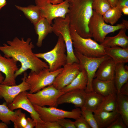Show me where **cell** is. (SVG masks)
I'll return each mask as SVG.
<instances>
[{"instance_id":"28","label":"cell","mask_w":128,"mask_h":128,"mask_svg":"<svg viewBox=\"0 0 128 128\" xmlns=\"http://www.w3.org/2000/svg\"><path fill=\"white\" fill-rule=\"evenodd\" d=\"M18 115L17 110L14 111L10 110L5 102L0 104V120L2 122L8 125L11 122L13 123L15 121Z\"/></svg>"},{"instance_id":"39","label":"cell","mask_w":128,"mask_h":128,"mask_svg":"<svg viewBox=\"0 0 128 128\" xmlns=\"http://www.w3.org/2000/svg\"><path fill=\"white\" fill-rule=\"evenodd\" d=\"M119 93L128 96V82L121 87Z\"/></svg>"},{"instance_id":"35","label":"cell","mask_w":128,"mask_h":128,"mask_svg":"<svg viewBox=\"0 0 128 128\" xmlns=\"http://www.w3.org/2000/svg\"><path fill=\"white\" fill-rule=\"evenodd\" d=\"M74 122L76 128H91L84 118L81 115Z\"/></svg>"},{"instance_id":"40","label":"cell","mask_w":128,"mask_h":128,"mask_svg":"<svg viewBox=\"0 0 128 128\" xmlns=\"http://www.w3.org/2000/svg\"><path fill=\"white\" fill-rule=\"evenodd\" d=\"M117 6L121 9L124 7H128V0H118Z\"/></svg>"},{"instance_id":"6","label":"cell","mask_w":128,"mask_h":128,"mask_svg":"<svg viewBox=\"0 0 128 128\" xmlns=\"http://www.w3.org/2000/svg\"><path fill=\"white\" fill-rule=\"evenodd\" d=\"M88 27L94 40L100 43L103 41L108 34L123 28H126L122 23L115 26L107 24L102 16L94 10L89 22Z\"/></svg>"},{"instance_id":"11","label":"cell","mask_w":128,"mask_h":128,"mask_svg":"<svg viewBox=\"0 0 128 128\" xmlns=\"http://www.w3.org/2000/svg\"><path fill=\"white\" fill-rule=\"evenodd\" d=\"M74 52L79 60L81 69H84L87 74L88 82L85 91L86 93L93 91L92 82L99 65L103 61L111 58L106 55L100 57H88L75 50Z\"/></svg>"},{"instance_id":"1","label":"cell","mask_w":128,"mask_h":128,"mask_svg":"<svg viewBox=\"0 0 128 128\" xmlns=\"http://www.w3.org/2000/svg\"><path fill=\"white\" fill-rule=\"evenodd\" d=\"M31 41L29 38L25 40L23 37L20 39L16 37L12 40L7 41L8 44L4 43L3 46H0V51L4 56L12 58L21 64V67L15 73V78L28 69L37 73L48 68L47 64L37 57L33 52L35 46Z\"/></svg>"},{"instance_id":"2","label":"cell","mask_w":128,"mask_h":128,"mask_svg":"<svg viewBox=\"0 0 128 128\" xmlns=\"http://www.w3.org/2000/svg\"><path fill=\"white\" fill-rule=\"evenodd\" d=\"M93 0H73L69 2V17L70 26L77 33L84 38L92 37L88 25L93 14Z\"/></svg>"},{"instance_id":"44","label":"cell","mask_w":128,"mask_h":128,"mask_svg":"<svg viewBox=\"0 0 128 128\" xmlns=\"http://www.w3.org/2000/svg\"><path fill=\"white\" fill-rule=\"evenodd\" d=\"M122 13L125 15H128V7H125L122 9Z\"/></svg>"},{"instance_id":"18","label":"cell","mask_w":128,"mask_h":128,"mask_svg":"<svg viewBox=\"0 0 128 128\" xmlns=\"http://www.w3.org/2000/svg\"><path fill=\"white\" fill-rule=\"evenodd\" d=\"M92 86L93 91L104 97L117 93L114 80L105 81L95 78L92 80Z\"/></svg>"},{"instance_id":"16","label":"cell","mask_w":128,"mask_h":128,"mask_svg":"<svg viewBox=\"0 0 128 128\" xmlns=\"http://www.w3.org/2000/svg\"><path fill=\"white\" fill-rule=\"evenodd\" d=\"M86 93L84 90H76L65 93L58 98V105L65 103H71L76 108H81L84 104Z\"/></svg>"},{"instance_id":"19","label":"cell","mask_w":128,"mask_h":128,"mask_svg":"<svg viewBox=\"0 0 128 128\" xmlns=\"http://www.w3.org/2000/svg\"><path fill=\"white\" fill-rule=\"evenodd\" d=\"M125 28L120 30L115 36L106 37L103 41L100 43L104 48L115 46H119L124 48H128V37Z\"/></svg>"},{"instance_id":"21","label":"cell","mask_w":128,"mask_h":128,"mask_svg":"<svg viewBox=\"0 0 128 128\" xmlns=\"http://www.w3.org/2000/svg\"><path fill=\"white\" fill-rule=\"evenodd\" d=\"M34 25L36 33L38 36L36 45L40 47L47 35L53 32L52 26L45 18H41Z\"/></svg>"},{"instance_id":"27","label":"cell","mask_w":128,"mask_h":128,"mask_svg":"<svg viewBox=\"0 0 128 128\" xmlns=\"http://www.w3.org/2000/svg\"><path fill=\"white\" fill-rule=\"evenodd\" d=\"M116 105V110L119 114L125 124L128 127V96L119 93H117Z\"/></svg>"},{"instance_id":"43","label":"cell","mask_w":128,"mask_h":128,"mask_svg":"<svg viewBox=\"0 0 128 128\" xmlns=\"http://www.w3.org/2000/svg\"><path fill=\"white\" fill-rule=\"evenodd\" d=\"M7 4L6 0H0V10Z\"/></svg>"},{"instance_id":"12","label":"cell","mask_w":128,"mask_h":128,"mask_svg":"<svg viewBox=\"0 0 128 128\" xmlns=\"http://www.w3.org/2000/svg\"><path fill=\"white\" fill-rule=\"evenodd\" d=\"M26 91L21 92L17 96L12 102L7 105L10 110L13 111L18 109H22L29 113L31 117L35 122L36 128H43L44 122L40 118L35 110L33 104L27 96Z\"/></svg>"},{"instance_id":"15","label":"cell","mask_w":128,"mask_h":128,"mask_svg":"<svg viewBox=\"0 0 128 128\" xmlns=\"http://www.w3.org/2000/svg\"><path fill=\"white\" fill-rule=\"evenodd\" d=\"M17 62L12 58L5 57L0 53V71L5 76L1 84L8 86L16 85L14 74L19 69Z\"/></svg>"},{"instance_id":"20","label":"cell","mask_w":128,"mask_h":128,"mask_svg":"<svg viewBox=\"0 0 128 128\" xmlns=\"http://www.w3.org/2000/svg\"><path fill=\"white\" fill-rule=\"evenodd\" d=\"M99 128H107L120 116L117 110L111 112L97 110L93 112Z\"/></svg>"},{"instance_id":"3","label":"cell","mask_w":128,"mask_h":128,"mask_svg":"<svg viewBox=\"0 0 128 128\" xmlns=\"http://www.w3.org/2000/svg\"><path fill=\"white\" fill-rule=\"evenodd\" d=\"M70 31L74 50L88 57H97L105 55V48L91 38H84L79 35L70 26Z\"/></svg>"},{"instance_id":"7","label":"cell","mask_w":128,"mask_h":128,"mask_svg":"<svg viewBox=\"0 0 128 128\" xmlns=\"http://www.w3.org/2000/svg\"><path fill=\"white\" fill-rule=\"evenodd\" d=\"M63 69L62 67L55 71H50L48 68L37 73L31 71L25 79L26 82L30 86L29 93H36L52 85L56 77Z\"/></svg>"},{"instance_id":"46","label":"cell","mask_w":128,"mask_h":128,"mask_svg":"<svg viewBox=\"0 0 128 128\" xmlns=\"http://www.w3.org/2000/svg\"><path fill=\"white\" fill-rule=\"evenodd\" d=\"M124 26L125 28L127 29H128V21L127 20L123 19L122 23Z\"/></svg>"},{"instance_id":"42","label":"cell","mask_w":128,"mask_h":128,"mask_svg":"<svg viewBox=\"0 0 128 128\" xmlns=\"http://www.w3.org/2000/svg\"><path fill=\"white\" fill-rule=\"evenodd\" d=\"M49 2L53 5H55L62 3L63 0H49Z\"/></svg>"},{"instance_id":"17","label":"cell","mask_w":128,"mask_h":128,"mask_svg":"<svg viewBox=\"0 0 128 128\" xmlns=\"http://www.w3.org/2000/svg\"><path fill=\"white\" fill-rule=\"evenodd\" d=\"M116 64L111 58L104 60L99 65L95 77L102 81L114 80Z\"/></svg>"},{"instance_id":"5","label":"cell","mask_w":128,"mask_h":128,"mask_svg":"<svg viewBox=\"0 0 128 128\" xmlns=\"http://www.w3.org/2000/svg\"><path fill=\"white\" fill-rule=\"evenodd\" d=\"M52 26L53 32L57 36L61 35L65 43L66 50L67 64L79 63L73 47L72 41L70 31V23L68 14L65 18L58 17L54 19Z\"/></svg>"},{"instance_id":"31","label":"cell","mask_w":128,"mask_h":128,"mask_svg":"<svg viewBox=\"0 0 128 128\" xmlns=\"http://www.w3.org/2000/svg\"><path fill=\"white\" fill-rule=\"evenodd\" d=\"M111 7L107 0H93L92 9L102 16Z\"/></svg>"},{"instance_id":"34","label":"cell","mask_w":128,"mask_h":128,"mask_svg":"<svg viewBox=\"0 0 128 128\" xmlns=\"http://www.w3.org/2000/svg\"><path fill=\"white\" fill-rule=\"evenodd\" d=\"M62 128H76L74 122L69 119L64 118L57 121Z\"/></svg>"},{"instance_id":"29","label":"cell","mask_w":128,"mask_h":128,"mask_svg":"<svg viewBox=\"0 0 128 128\" xmlns=\"http://www.w3.org/2000/svg\"><path fill=\"white\" fill-rule=\"evenodd\" d=\"M116 95L117 94L114 93L104 97L101 104L97 110L107 112L116 110Z\"/></svg>"},{"instance_id":"37","label":"cell","mask_w":128,"mask_h":128,"mask_svg":"<svg viewBox=\"0 0 128 128\" xmlns=\"http://www.w3.org/2000/svg\"><path fill=\"white\" fill-rule=\"evenodd\" d=\"M43 128H62L57 121L44 122Z\"/></svg>"},{"instance_id":"36","label":"cell","mask_w":128,"mask_h":128,"mask_svg":"<svg viewBox=\"0 0 128 128\" xmlns=\"http://www.w3.org/2000/svg\"><path fill=\"white\" fill-rule=\"evenodd\" d=\"M128 127L120 116L115 120L107 128H127Z\"/></svg>"},{"instance_id":"4","label":"cell","mask_w":128,"mask_h":128,"mask_svg":"<svg viewBox=\"0 0 128 128\" xmlns=\"http://www.w3.org/2000/svg\"><path fill=\"white\" fill-rule=\"evenodd\" d=\"M58 36L57 42L51 50L45 52L35 53L37 57L47 63L50 71L56 70L67 64L65 45L61 35L59 34Z\"/></svg>"},{"instance_id":"13","label":"cell","mask_w":128,"mask_h":128,"mask_svg":"<svg viewBox=\"0 0 128 128\" xmlns=\"http://www.w3.org/2000/svg\"><path fill=\"white\" fill-rule=\"evenodd\" d=\"M62 71L56 77L52 85L60 90L69 84L79 74L82 69L79 63L66 64Z\"/></svg>"},{"instance_id":"26","label":"cell","mask_w":128,"mask_h":128,"mask_svg":"<svg viewBox=\"0 0 128 128\" xmlns=\"http://www.w3.org/2000/svg\"><path fill=\"white\" fill-rule=\"evenodd\" d=\"M103 97L94 91L86 93L83 107L93 112L98 109Z\"/></svg>"},{"instance_id":"22","label":"cell","mask_w":128,"mask_h":128,"mask_svg":"<svg viewBox=\"0 0 128 128\" xmlns=\"http://www.w3.org/2000/svg\"><path fill=\"white\" fill-rule=\"evenodd\" d=\"M88 82V78L85 70L82 68L79 74L69 85L61 90L65 93L74 90H85Z\"/></svg>"},{"instance_id":"23","label":"cell","mask_w":128,"mask_h":128,"mask_svg":"<svg viewBox=\"0 0 128 128\" xmlns=\"http://www.w3.org/2000/svg\"><path fill=\"white\" fill-rule=\"evenodd\" d=\"M105 55L116 63H125L128 62V48H124L119 46L105 48Z\"/></svg>"},{"instance_id":"33","label":"cell","mask_w":128,"mask_h":128,"mask_svg":"<svg viewBox=\"0 0 128 128\" xmlns=\"http://www.w3.org/2000/svg\"><path fill=\"white\" fill-rule=\"evenodd\" d=\"M18 117L17 119L13 122L14 128H25L27 124V119L25 113L22 112L21 110H17Z\"/></svg>"},{"instance_id":"14","label":"cell","mask_w":128,"mask_h":128,"mask_svg":"<svg viewBox=\"0 0 128 128\" xmlns=\"http://www.w3.org/2000/svg\"><path fill=\"white\" fill-rule=\"evenodd\" d=\"M24 73L22 82L18 85L8 86L0 84V98L3 99L7 105L11 103L20 93L29 90L30 86L25 80L27 74L26 72Z\"/></svg>"},{"instance_id":"48","label":"cell","mask_w":128,"mask_h":128,"mask_svg":"<svg viewBox=\"0 0 128 128\" xmlns=\"http://www.w3.org/2000/svg\"><path fill=\"white\" fill-rule=\"evenodd\" d=\"M73 0H68L69 1V2H70V1H72Z\"/></svg>"},{"instance_id":"32","label":"cell","mask_w":128,"mask_h":128,"mask_svg":"<svg viewBox=\"0 0 128 128\" xmlns=\"http://www.w3.org/2000/svg\"><path fill=\"white\" fill-rule=\"evenodd\" d=\"M81 109V115L85 119L91 128H99L93 112L83 107Z\"/></svg>"},{"instance_id":"25","label":"cell","mask_w":128,"mask_h":128,"mask_svg":"<svg viewBox=\"0 0 128 128\" xmlns=\"http://www.w3.org/2000/svg\"><path fill=\"white\" fill-rule=\"evenodd\" d=\"M15 7L17 9L22 11L33 25L42 18L40 9L36 5H31L24 7L16 5Z\"/></svg>"},{"instance_id":"8","label":"cell","mask_w":128,"mask_h":128,"mask_svg":"<svg viewBox=\"0 0 128 128\" xmlns=\"http://www.w3.org/2000/svg\"><path fill=\"white\" fill-rule=\"evenodd\" d=\"M64 93L51 85L35 93L27 92V95L33 105L41 107L48 106L57 107L58 98Z\"/></svg>"},{"instance_id":"9","label":"cell","mask_w":128,"mask_h":128,"mask_svg":"<svg viewBox=\"0 0 128 128\" xmlns=\"http://www.w3.org/2000/svg\"><path fill=\"white\" fill-rule=\"evenodd\" d=\"M36 111L44 122L57 121L64 118L72 119L75 120L81 115V109L77 108L71 111L59 109L54 107H41L33 105Z\"/></svg>"},{"instance_id":"24","label":"cell","mask_w":128,"mask_h":128,"mask_svg":"<svg viewBox=\"0 0 128 128\" xmlns=\"http://www.w3.org/2000/svg\"><path fill=\"white\" fill-rule=\"evenodd\" d=\"M114 80L117 93H119L121 87L128 82V66L125 65V63L116 64Z\"/></svg>"},{"instance_id":"10","label":"cell","mask_w":128,"mask_h":128,"mask_svg":"<svg viewBox=\"0 0 128 128\" xmlns=\"http://www.w3.org/2000/svg\"><path fill=\"white\" fill-rule=\"evenodd\" d=\"M35 2L40 9L42 18L46 19L51 24L52 21L56 18H65L69 11L68 0L55 5L51 3L49 0H35Z\"/></svg>"},{"instance_id":"30","label":"cell","mask_w":128,"mask_h":128,"mask_svg":"<svg viewBox=\"0 0 128 128\" xmlns=\"http://www.w3.org/2000/svg\"><path fill=\"white\" fill-rule=\"evenodd\" d=\"M122 9L117 6L111 7L103 15L105 22L113 25L122 15Z\"/></svg>"},{"instance_id":"38","label":"cell","mask_w":128,"mask_h":128,"mask_svg":"<svg viewBox=\"0 0 128 128\" xmlns=\"http://www.w3.org/2000/svg\"><path fill=\"white\" fill-rule=\"evenodd\" d=\"M27 119V124L25 128H33L35 127L36 123L32 118L28 117Z\"/></svg>"},{"instance_id":"45","label":"cell","mask_w":128,"mask_h":128,"mask_svg":"<svg viewBox=\"0 0 128 128\" xmlns=\"http://www.w3.org/2000/svg\"><path fill=\"white\" fill-rule=\"evenodd\" d=\"M7 124L2 122H0V128H7L8 126Z\"/></svg>"},{"instance_id":"47","label":"cell","mask_w":128,"mask_h":128,"mask_svg":"<svg viewBox=\"0 0 128 128\" xmlns=\"http://www.w3.org/2000/svg\"><path fill=\"white\" fill-rule=\"evenodd\" d=\"M4 78V77L1 73V72L0 71V84L2 83Z\"/></svg>"},{"instance_id":"41","label":"cell","mask_w":128,"mask_h":128,"mask_svg":"<svg viewBox=\"0 0 128 128\" xmlns=\"http://www.w3.org/2000/svg\"><path fill=\"white\" fill-rule=\"evenodd\" d=\"M110 4L111 7H113L117 6L118 0H107Z\"/></svg>"}]
</instances>
